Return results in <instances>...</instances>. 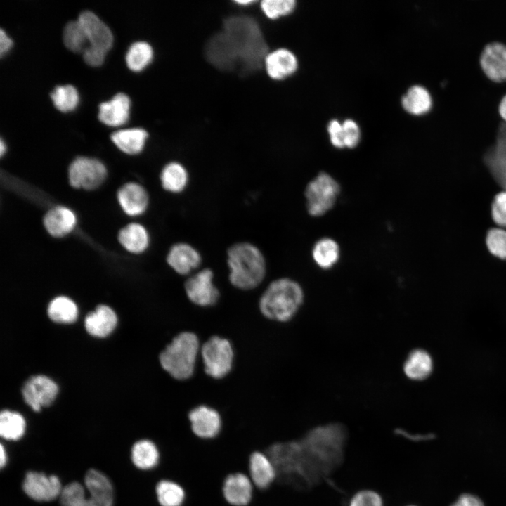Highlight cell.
I'll list each match as a JSON object with an SVG mask.
<instances>
[{
	"label": "cell",
	"mask_w": 506,
	"mask_h": 506,
	"mask_svg": "<svg viewBox=\"0 0 506 506\" xmlns=\"http://www.w3.org/2000/svg\"><path fill=\"white\" fill-rule=\"evenodd\" d=\"M212 269L203 268L190 275L184 283L188 299L194 304L207 307L218 301L220 292L214 283Z\"/></svg>",
	"instance_id": "9"
},
{
	"label": "cell",
	"mask_w": 506,
	"mask_h": 506,
	"mask_svg": "<svg viewBox=\"0 0 506 506\" xmlns=\"http://www.w3.org/2000/svg\"><path fill=\"white\" fill-rule=\"evenodd\" d=\"M129 108L128 96L124 93H117L111 99L99 104L98 117L108 125L117 126L127 120Z\"/></svg>",
	"instance_id": "23"
},
{
	"label": "cell",
	"mask_w": 506,
	"mask_h": 506,
	"mask_svg": "<svg viewBox=\"0 0 506 506\" xmlns=\"http://www.w3.org/2000/svg\"><path fill=\"white\" fill-rule=\"evenodd\" d=\"M117 316L108 306L100 305L85 318V327L91 335L104 337L110 334L117 325Z\"/></svg>",
	"instance_id": "25"
},
{
	"label": "cell",
	"mask_w": 506,
	"mask_h": 506,
	"mask_svg": "<svg viewBox=\"0 0 506 506\" xmlns=\"http://www.w3.org/2000/svg\"><path fill=\"white\" fill-rule=\"evenodd\" d=\"M160 179L162 188L173 194L183 192L189 183V173L181 162L171 161L162 169Z\"/></svg>",
	"instance_id": "26"
},
{
	"label": "cell",
	"mask_w": 506,
	"mask_h": 506,
	"mask_svg": "<svg viewBox=\"0 0 506 506\" xmlns=\"http://www.w3.org/2000/svg\"><path fill=\"white\" fill-rule=\"evenodd\" d=\"M346 427L337 422L309 429L298 440L300 476L305 489L329 476L343 462Z\"/></svg>",
	"instance_id": "2"
},
{
	"label": "cell",
	"mask_w": 506,
	"mask_h": 506,
	"mask_svg": "<svg viewBox=\"0 0 506 506\" xmlns=\"http://www.w3.org/2000/svg\"><path fill=\"white\" fill-rule=\"evenodd\" d=\"M327 132L331 144L336 148L344 149L342 123L337 119L331 120L327 125Z\"/></svg>",
	"instance_id": "43"
},
{
	"label": "cell",
	"mask_w": 506,
	"mask_h": 506,
	"mask_svg": "<svg viewBox=\"0 0 506 506\" xmlns=\"http://www.w3.org/2000/svg\"><path fill=\"white\" fill-rule=\"evenodd\" d=\"M406 506H416V505H406Z\"/></svg>",
	"instance_id": "52"
},
{
	"label": "cell",
	"mask_w": 506,
	"mask_h": 506,
	"mask_svg": "<svg viewBox=\"0 0 506 506\" xmlns=\"http://www.w3.org/2000/svg\"><path fill=\"white\" fill-rule=\"evenodd\" d=\"M200 349L199 338L194 332H181L160 353V365L173 378L188 379L195 372Z\"/></svg>",
	"instance_id": "5"
},
{
	"label": "cell",
	"mask_w": 506,
	"mask_h": 506,
	"mask_svg": "<svg viewBox=\"0 0 506 506\" xmlns=\"http://www.w3.org/2000/svg\"><path fill=\"white\" fill-rule=\"evenodd\" d=\"M304 294L296 280L283 277L273 280L259 300V308L266 318L286 322L292 318L301 306Z\"/></svg>",
	"instance_id": "4"
},
{
	"label": "cell",
	"mask_w": 506,
	"mask_h": 506,
	"mask_svg": "<svg viewBox=\"0 0 506 506\" xmlns=\"http://www.w3.org/2000/svg\"><path fill=\"white\" fill-rule=\"evenodd\" d=\"M26 422L22 415L8 410H2L0 414V436L2 439L17 441L22 439L25 433Z\"/></svg>",
	"instance_id": "33"
},
{
	"label": "cell",
	"mask_w": 506,
	"mask_h": 506,
	"mask_svg": "<svg viewBox=\"0 0 506 506\" xmlns=\"http://www.w3.org/2000/svg\"><path fill=\"white\" fill-rule=\"evenodd\" d=\"M340 193L339 183L330 174L321 171L306 185V209L313 217L321 216L333 208Z\"/></svg>",
	"instance_id": "6"
},
{
	"label": "cell",
	"mask_w": 506,
	"mask_h": 506,
	"mask_svg": "<svg viewBox=\"0 0 506 506\" xmlns=\"http://www.w3.org/2000/svg\"><path fill=\"white\" fill-rule=\"evenodd\" d=\"M433 370V360L430 354L422 349L413 350L406 358L403 371L406 377L415 381L427 378Z\"/></svg>",
	"instance_id": "28"
},
{
	"label": "cell",
	"mask_w": 506,
	"mask_h": 506,
	"mask_svg": "<svg viewBox=\"0 0 506 506\" xmlns=\"http://www.w3.org/2000/svg\"><path fill=\"white\" fill-rule=\"evenodd\" d=\"M348 506H384L382 495L372 489H362L351 498Z\"/></svg>",
	"instance_id": "40"
},
{
	"label": "cell",
	"mask_w": 506,
	"mask_h": 506,
	"mask_svg": "<svg viewBox=\"0 0 506 506\" xmlns=\"http://www.w3.org/2000/svg\"><path fill=\"white\" fill-rule=\"evenodd\" d=\"M60 506H112L113 501L104 494L88 489L84 484L71 481L63 486Z\"/></svg>",
	"instance_id": "14"
},
{
	"label": "cell",
	"mask_w": 506,
	"mask_h": 506,
	"mask_svg": "<svg viewBox=\"0 0 506 506\" xmlns=\"http://www.w3.org/2000/svg\"><path fill=\"white\" fill-rule=\"evenodd\" d=\"M58 394L56 384L50 378L37 375L30 378L22 388V396L26 403L34 411L49 406Z\"/></svg>",
	"instance_id": "13"
},
{
	"label": "cell",
	"mask_w": 506,
	"mask_h": 506,
	"mask_svg": "<svg viewBox=\"0 0 506 506\" xmlns=\"http://www.w3.org/2000/svg\"><path fill=\"white\" fill-rule=\"evenodd\" d=\"M200 355L205 373L214 379H221L231 370L234 351L230 341L223 337H209L201 346Z\"/></svg>",
	"instance_id": "7"
},
{
	"label": "cell",
	"mask_w": 506,
	"mask_h": 506,
	"mask_svg": "<svg viewBox=\"0 0 506 506\" xmlns=\"http://www.w3.org/2000/svg\"><path fill=\"white\" fill-rule=\"evenodd\" d=\"M106 51L91 45L87 46L83 53V58L91 65H98L103 61Z\"/></svg>",
	"instance_id": "44"
},
{
	"label": "cell",
	"mask_w": 506,
	"mask_h": 506,
	"mask_svg": "<svg viewBox=\"0 0 506 506\" xmlns=\"http://www.w3.org/2000/svg\"><path fill=\"white\" fill-rule=\"evenodd\" d=\"M50 96L56 108L61 111L72 110L79 100L77 89L70 84L56 86Z\"/></svg>",
	"instance_id": "37"
},
{
	"label": "cell",
	"mask_w": 506,
	"mask_h": 506,
	"mask_svg": "<svg viewBox=\"0 0 506 506\" xmlns=\"http://www.w3.org/2000/svg\"><path fill=\"white\" fill-rule=\"evenodd\" d=\"M130 458L133 465L143 472H151L160 465L162 453L159 445L150 438H142L131 446Z\"/></svg>",
	"instance_id": "18"
},
{
	"label": "cell",
	"mask_w": 506,
	"mask_h": 506,
	"mask_svg": "<svg viewBox=\"0 0 506 506\" xmlns=\"http://www.w3.org/2000/svg\"><path fill=\"white\" fill-rule=\"evenodd\" d=\"M268 45L257 21L249 15L227 18L207 41L205 55L214 67L247 75L264 66Z\"/></svg>",
	"instance_id": "1"
},
{
	"label": "cell",
	"mask_w": 506,
	"mask_h": 506,
	"mask_svg": "<svg viewBox=\"0 0 506 506\" xmlns=\"http://www.w3.org/2000/svg\"><path fill=\"white\" fill-rule=\"evenodd\" d=\"M63 486L58 476L37 471H28L22 483L25 494L39 502L59 499Z\"/></svg>",
	"instance_id": "10"
},
{
	"label": "cell",
	"mask_w": 506,
	"mask_h": 506,
	"mask_svg": "<svg viewBox=\"0 0 506 506\" xmlns=\"http://www.w3.org/2000/svg\"><path fill=\"white\" fill-rule=\"evenodd\" d=\"M77 219L74 212L67 207L57 206L49 209L44 217L46 231L53 237H63L75 226Z\"/></svg>",
	"instance_id": "24"
},
{
	"label": "cell",
	"mask_w": 506,
	"mask_h": 506,
	"mask_svg": "<svg viewBox=\"0 0 506 506\" xmlns=\"http://www.w3.org/2000/svg\"><path fill=\"white\" fill-rule=\"evenodd\" d=\"M110 137L122 151L133 155L143 150L148 132L143 128H126L113 131Z\"/></svg>",
	"instance_id": "30"
},
{
	"label": "cell",
	"mask_w": 506,
	"mask_h": 506,
	"mask_svg": "<svg viewBox=\"0 0 506 506\" xmlns=\"http://www.w3.org/2000/svg\"><path fill=\"white\" fill-rule=\"evenodd\" d=\"M450 506H459V505H458L456 503V502H455V503H453V504L451 505Z\"/></svg>",
	"instance_id": "51"
},
{
	"label": "cell",
	"mask_w": 506,
	"mask_h": 506,
	"mask_svg": "<svg viewBox=\"0 0 506 506\" xmlns=\"http://www.w3.org/2000/svg\"><path fill=\"white\" fill-rule=\"evenodd\" d=\"M153 51L151 46L145 41L132 43L127 49L125 59L127 66L134 71L145 67L152 60Z\"/></svg>",
	"instance_id": "35"
},
{
	"label": "cell",
	"mask_w": 506,
	"mask_h": 506,
	"mask_svg": "<svg viewBox=\"0 0 506 506\" xmlns=\"http://www.w3.org/2000/svg\"><path fill=\"white\" fill-rule=\"evenodd\" d=\"M106 176L105 165L93 157H77L68 169L70 184L76 188L93 190L103 183Z\"/></svg>",
	"instance_id": "8"
},
{
	"label": "cell",
	"mask_w": 506,
	"mask_h": 506,
	"mask_svg": "<svg viewBox=\"0 0 506 506\" xmlns=\"http://www.w3.org/2000/svg\"><path fill=\"white\" fill-rule=\"evenodd\" d=\"M78 309L75 303L66 297H58L48 305V315L54 322L70 323L77 317Z\"/></svg>",
	"instance_id": "34"
},
{
	"label": "cell",
	"mask_w": 506,
	"mask_h": 506,
	"mask_svg": "<svg viewBox=\"0 0 506 506\" xmlns=\"http://www.w3.org/2000/svg\"><path fill=\"white\" fill-rule=\"evenodd\" d=\"M255 491L250 477L242 472L229 474L222 485L223 497L231 506H248L254 498Z\"/></svg>",
	"instance_id": "12"
},
{
	"label": "cell",
	"mask_w": 506,
	"mask_h": 506,
	"mask_svg": "<svg viewBox=\"0 0 506 506\" xmlns=\"http://www.w3.org/2000/svg\"><path fill=\"white\" fill-rule=\"evenodd\" d=\"M235 3L240 4V5H246V4H251L254 2V1L252 0H242V1H235Z\"/></svg>",
	"instance_id": "49"
},
{
	"label": "cell",
	"mask_w": 506,
	"mask_h": 506,
	"mask_svg": "<svg viewBox=\"0 0 506 506\" xmlns=\"http://www.w3.org/2000/svg\"><path fill=\"white\" fill-rule=\"evenodd\" d=\"M12 45V40L8 37L2 28L0 29V53L2 55L7 51Z\"/></svg>",
	"instance_id": "46"
},
{
	"label": "cell",
	"mask_w": 506,
	"mask_h": 506,
	"mask_svg": "<svg viewBox=\"0 0 506 506\" xmlns=\"http://www.w3.org/2000/svg\"><path fill=\"white\" fill-rule=\"evenodd\" d=\"M226 264L231 284L241 290H251L264 280L267 263L262 251L256 245L240 241L226 251Z\"/></svg>",
	"instance_id": "3"
},
{
	"label": "cell",
	"mask_w": 506,
	"mask_h": 506,
	"mask_svg": "<svg viewBox=\"0 0 506 506\" xmlns=\"http://www.w3.org/2000/svg\"><path fill=\"white\" fill-rule=\"evenodd\" d=\"M491 216L496 225L506 228L505 190H502L494 196L491 205Z\"/></svg>",
	"instance_id": "41"
},
{
	"label": "cell",
	"mask_w": 506,
	"mask_h": 506,
	"mask_svg": "<svg viewBox=\"0 0 506 506\" xmlns=\"http://www.w3.org/2000/svg\"><path fill=\"white\" fill-rule=\"evenodd\" d=\"M187 417L193 434L198 439L213 440L222 432L223 418L214 408L207 405H199L191 408Z\"/></svg>",
	"instance_id": "11"
},
{
	"label": "cell",
	"mask_w": 506,
	"mask_h": 506,
	"mask_svg": "<svg viewBox=\"0 0 506 506\" xmlns=\"http://www.w3.org/2000/svg\"><path fill=\"white\" fill-rule=\"evenodd\" d=\"M0 467L1 468L5 467L6 466L8 462V454L6 449L5 448L4 446L1 443V453H0Z\"/></svg>",
	"instance_id": "47"
},
{
	"label": "cell",
	"mask_w": 506,
	"mask_h": 506,
	"mask_svg": "<svg viewBox=\"0 0 506 506\" xmlns=\"http://www.w3.org/2000/svg\"><path fill=\"white\" fill-rule=\"evenodd\" d=\"M247 474L256 489L266 490L277 481L276 467L269 455L264 451L255 450L249 456Z\"/></svg>",
	"instance_id": "17"
},
{
	"label": "cell",
	"mask_w": 506,
	"mask_h": 506,
	"mask_svg": "<svg viewBox=\"0 0 506 506\" xmlns=\"http://www.w3.org/2000/svg\"><path fill=\"white\" fill-rule=\"evenodd\" d=\"M344 148H354L361 141V130L358 124L351 119L342 122Z\"/></svg>",
	"instance_id": "42"
},
{
	"label": "cell",
	"mask_w": 506,
	"mask_h": 506,
	"mask_svg": "<svg viewBox=\"0 0 506 506\" xmlns=\"http://www.w3.org/2000/svg\"><path fill=\"white\" fill-rule=\"evenodd\" d=\"M118 240L123 247L135 254L146 250L150 242L148 231L138 223H131L120 229Z\"/></svg>",
	"instance_id": "29"
},
{
	"label": "cell",
	"mask_w": 506,
	"mask_h": 506,
	"mask_svg": "<svg viewBox=\"0 0 506 506\" xmlns=\"http://www.w3.org/2000/svg\"><path fill=\"white\" fill-rule=\"evenodd\" d=\"M484 162L495 181L506 191V122L500 124L495 142L485 153Z\"/></svg>",
	"instance_id": "15"
},
{
	"label": "cell",
	"mask_w": 506,
	"mask_h": 506,
	"mask_svg": "<svg viewBox=\"0 0 506 506\" xmlns=\"http://www.w3.org/2000/svg\"><path fill=\"white\" fill-rule=\"evenodd\" d=\"M311 256L314 263L320 268L327 270L337 264L340 257V247L331 238H322L313 246Z\"/></svg>",
	"instance_id": "32"
},
{
	"label": "cell",
	"mask_w": 506,
	"mask_h": 506,
	"mask_svg": "<svg viewBox=\"0 0 506 506\" xmlns=\"http://www.w3.org/2000/svg\"><path fill=\"white\" fill-rule=\"evenodd\" d=\"M6 150V147L2 139L0 140V153L2 155Z\"/></svg>",
	"instance_id": "50"
},
{
	"label": "cell",
	"mask_w": 506,
	"mask_h": 506,
	"mask_svg": "<svg viewBox=\"0 0 506 506\" xmlns=\"http://www.w3.org/2000/svg\"><path fill=\"white\" fill-rule=\"evenodd\" d=\"M264 66L271 79L282 80L296 72L298 60L291 51L280 48L267 53Z\"/></svg>",
	"instance_id": "21"
},
{
	"label": "cell",
	"mask_w": 506,
	"mask_h": 506,
	"mask_svg": "<svg viewBox=\"0 0 506 506\" xmlns=\"http://www.w3.org/2000/svg\"><path fill=\"white\" fill-rule=\"evenodd\" d=\"M155 495L159 506H183L187 493L178 481L171 479H161L155 486Z\"/></svg>",
	"instance_id": "27"
},
{
	"label": "cell",
	"mask_w": 506,
	"mask_h": 506,
	"mask_svg": "<svg viewBox=\"0 0 506 506\" xmlns=\"http://www.w3.org/2000/svg\"><path fill=\"white\" fill-rule=\"evenodd\" d=\"M166 261L168 266L177 274L190 275L202 264L200 252L191 244L186 242L174 243L169 248Z\"/></svg>",
	"instance_id": "16"
},
{
	"label": "cell",
	"mask_w": 506,
	"mask_h": 506,
	"mask_svg": "<svg viewBox=\"0 0 506 506\" xmlns=\"http://www.w3.org/2000/svg\"><path fill=\"white\" fill-rule=\"evenodd\" d=\"M296 4L294 0H263L260 6L266 17L274 20L290 14Z\"/></svg>",
	"instance_id": "39"
},
{
	"label": "cell",
	"mask_w": 506,
	"mask_h": 506,
	"mask_svg": "<svg viewBox=\"0 0 506 506\" xmlns=\"http://www.w3.org/2000/svg\"><path fill=\"white\" fill-rule=\"evenodd\" d=\"M480 63L490 79L506 80V45L497 41L486 44L481 53Z\"/></svg>",
	"instance_id": "20"
},
{
	"label": "cell",
	"mask_w": 506,
	"mask_h": 506,
	"mask_svg": "<svg viewBox=\"0 0 506 506\" xmlns=\"http://www.w3.org/2000/svg\"><path fill=\"white\" fill-rule=\"evenodd\" d=\"M486 247L493 257L506 261V230L491 228L486 234Z\"/></svg>",
	"instance_id": "38"
},
{
	"label": "cell",
	"mask_w": 506,
	"mask_h": 506,
	"mask_svg": "<svg viewBox=\"0 0 506 506\" xmlns=\"http://www.w3.org/2000/svg\"><path fill=\"white\" fill-rule=\"evenodd\" d=\"M499 112L501 116L506 120V95H505L499 105Z\"/></svg>",
	"instance_id": "48"
},
{
	"label": "cell",
	"mask_w": 506,
	"mask_h": 506,
	"mask_svg": "<svg viewBox=\"0 0 506 506\" xmlns=\"http://www.w3.org/2000/svg\"><path fill=\"white\" fill-rule=\"evenodd\" d=\"M459 506H484L483 502L477 496L472 494H462L456 500Z\"/></svg>",
	"instance_id": "45"
},
{
	"label": "cell",
	"mask_w": 506,
	"mask_h": 506,
	"mask_svg": "<svg viewBox=\"0 0 506 506\" xmlns=\"http://www.w3.org/2000/svg\"><path fill=\"white\" fill-rule=\"evenodd\" d=\"M83 27L89 45L106 51L112 46V34L108 27L94 13L85 10L77 19Z\"/></svg>",
	"instance_id": "19"
},
{
	"label": "cell",
	"mask_w": 506,
	"mask_h": 506,
	"mask_svg": "<svg viewBox=\"0 0 506 506\" xmlns=\"http://www.w3.org/2000/svg\"><path fill=\"white\" fill-rule=\"evenodd\" d=\"M65 45L71 51H83L87 46V37L78 20L68 21L63 31Z\"/></svg>",
	"instance_id": "36"
},
{
	"label": "cell",
	"mask_w": 506,
	"mask_h": 506,
	"mask_svg": "<svg viewBox=\"0 0 506 506\" xmlns=\"http://www.w3.org/2000/svg\"><path fill=\"white\" fill-rule=\"evenodd\" d=\"M117 200L123 211L129 216H137L145 212L149 203L146 190L139 183L129 182L117 191Z\"/></svg>",
	"instance_id": "22"
},
{
	"label": "cell",
	"mask_w": 506,
	"mask_h": 506,
	"mask_svg": "<svg viewBox=\"0 0 506 506\" xmlns=\"http://www.w3.org/2000/svg\"><path fill=\"white\" fill-rule=\"evenodd\" d=\"M403 108L414 115H421L432 108V98L429 91L422 85H413L401 100Z\"/></svg>",
	"instance_id": "31"
}]
</instances>
